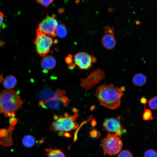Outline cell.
Segmentation results:
<instances>
[{
	"instance_id": "obj_26",
	"label": "cell",
	"mask_w": 157,
	"mask_h": 157,
	"mask_svg": "<svg viewBox=\"0 0 157 157\" xmlns=\"http://www.w3.org/2000/svg\"><path fill=\"white\" fill-rule=\"evenodd\" d=\"M3 13L0 11V31L1 25L3 20Z\"/></svg>"
},
{
	"instance_id": "obj_24",
	"label": "cell",
	"mask_w": 157,
	"mask_h": 157,
	"mask_svg": "<svg viewBox=\"0 0 157 157\" xmlns=\"http://www.w3.org/2000/svg\"><path fill=\"white\" fill-rule=\"evenodd\" d=\"M98 133L97 131L94 130L90 131V134L92 137L95 138L97 137V135H98Z\"/></svg>"
},
{
	"instance_id": "obj_9",
	"label": "cell",
	"mask_w": 157,
	"mask_h": 157,
	"mask_svg": "<svg viewBox=\"0 0 157 157\" xmlns=\"http://www.w3.org/2000/svg\"><path fill=\"white\" fill-rule=\"evenodd\" d=\"M10 126L8 130L4 129H0V142L4 146H10L12 144L11 135L14 126L16 123L13 121H10Z\"/></svg>"
},
{
	"instance_id": "obj_15",
	"label": "cell",
	"mask_w": 157,
	"mask_h": 157,
	"mask_svg": "<svg viewBox=\"0 0 157 157\" xmlns=\"http://www.w3.org/2000/svg\"><path fill=\"white\" fill-rule=\"evenodd\" d=\"M22 143L25 147H31L34 144L35 139L32 135H27L23 138Z\"/></svg>"
},
{
	"instance_id": "obj_13",
	"label": "cell",
	"mask_w": 157,
	"mask_h": 157,
	"mask_svg": "<svg viewBox=\"0 0 157 157\" xmlns=\"http://www.w3.org/2000/svg\"><path fill=\"white\" fill-rule=\"evenodd\" d=\"M147 78L144 75L139 73L135 75L132 79V83L135 85L141 86L146 83Z\"/></svg>"
},
{
	"instance_id": "obj_2",
	"label": "cell",
	"mask_w": 157,
	"mask_h": 157,
	"mask_svg": "<svg viewBox=\"0 0 157 157\" xmlns=\"http://www.w3.org/2000/svg\"><path fill=\"white\" fill-rule=\"evenodd\" d=\"M23 102L20 96L13 89H5L0 92V113L7 117H14L15 113Z\"/></svg>"
},
{
	"instance_id": "obj_21",
	"label": "cell",
	"mask_w": 157,
	"mask_h": 157,
	"mask_svg": "<svg viewBox=\"0 0 157 157\" xmlns=\"http://www.w3.org/2000/svg\"><path fill=\"white\" fill-rule=\"evenodd\" d=\"M114 28L109 25L106 26L105 28L104 32L105 34H110L114 35Z\"/></svg>"
},
{
	"instance_id": "obj_25",
	"label": "cell",
	"mask_w": 157,
	"mask_h": 157,
	"mask_svg": "<svg viewBox=\"0 0 157 157\" xmlns=\"http://www.w3.org/2000/svg\"><path fill=\"white\" fill-rule=\"evenodd\" d=\"M140 101L141 104H144V105L148 102L147 99L144 97H142L140 99Z\"/></svg>"
},
{
	"instance_id": "obj_20",
	"label": "cell",
	"mask_w": 157,
	"mask_h": 157,
	"mask_svg": "<svg viewBox=\"0 0 157 157\" xmlns=\"http://www.w3.org/2000/svg\"><path fill=\"white\" fill-rule=\"evenodd\" d=\"M117 157H133V156L129 151L123 150L119 153Z\"/></svg>"
},
{
	"instance_id": "obj_6",
	"label": "cell",
	"mask_w": 157,
	"mask_h": 157,
	"mask_svg": "<svg viewBox=\"0 0 157 157\" xmlns=\"http://www.w3.org/2000/svg\"><path fill=\"white\" fill-rule=\"evenodd\" d=\"M58 25V22L53 16H47L39 24L37 31L54 37L57 36L56 31Z\"/></svg>"
},
{
	"instance_id": "obj_10",
	"label": "cell",
	"mask_w": 157,
	"mask_h": 157,
	"mask_svg": "<svg viewBox=\"0 0 157 157\" xmlns=\"http://www.w3.org/2000/svg\"><path fill=\"white\" fill-rule=\"evenodd\" d=\"M116 41L114 35L105 34L101 39L103 46L107 49H113L116 44Z\"/></svg>"
},
{
	"instance_id": "obj_19",
	"label": "cell",
	"mask_w": 157,
	"mask_h": 157,
	"mask_svg": "<svg viewBox=\"0 0 157 157\" xmlns=\"http://www.w3.org/2000/svg\"><path fill=\"white\" fill-rule=\"evenodd\" d=\"M144 157H157V152L153 149H149L144 153Z\"/></svg>"
},
{
	"instance_id": "obj_5",
	"label": "cell",
	"mask_w": 157,
	"mask_h": 157,
	"mask_svg": "<svg viewBox=\"0 0 157 157\" xmlns=\"http://www.w3.org/2000/svg\"><path fill=\"white\" fill-rule=\"evenodd\" d=\"M34 43L37 53L41 56H44L50 51L53 42L52 39L43 33L36 31Z\"/></svg>"
},
{
	"instance_id": "obj_18",
	"label": "cell",
	"mask_w": 157,
	"mask_h": 157,
	"mask_svg": "<svg viewBox=\"0 0 157 157\" xmlns=\"http://www.w3.org/2000/svg\"><path fill=\"white\" fill-rule=\"evenodd\" d=\"M149 106L151 109H157V96L151 98L149 102Z\"/></svg>"
},
{
	"instance_id": "obj_12",
	"label": "cell",
	"mask_w": 157,
	"mask_h": 157,
	"mask_svg": "<svg viewBox=\"0 0 157 157\" xmlns=\"http://www.w3.org/2000/svg\"><path fill=\"white\" fill-rule=\"evenodd\" d=\"M17 83L15 77L13 75H10L6 76L4 78L3 84L7 89H10L15 86Z\"/></svg>"
},
{
	"instance_id": "obj_16",
	"label": "cell",
	"mask_w": 157,
	"mask_h": 157,
	"mask_svg": "<svg viewBox=\"0 0 157 157\" xmlns=\"http://www.w3.org/2000/svg\"><path fill=\"white\" fill-rule=\"evenodd\" d=\"M57 35L59 37H65L67 34V31L65 26L63 24H60L58 25L56 31Z\"/></svg>"
},
{
	"instance_id": "obj_4",
	"label": "cell",
	"mask_w": 157,
	"mask_h": 157,
	"mask_svg": "<svg viewBox=\"0 0 157 157\" xmlns=\"http://www.w3.org/2000/svg\"><path fill=\"white\" fill-rule=\"evenodd\" d=\"M120 137L119 134L109 133L101 140L100 145L105 155H115L121 151L123 143Z\"/></svg>"
},
{
	"instance_id": "obj_11",
	"label": "cell",
	"mask_w": 157,
	"mask_h": 157,
	"mask_svg": "<svg viewBox=\"0 0 157 157\" xmlns=\"http://www.w3.org/2000/svg\"><path fill=\"white\" fill-rule=\"evenodd\" d=\"M56 61L55 58L51 55L44 56L41 61V66L45 70H48L53 68L56 66Z\"/></svg>"
},
{
	"instance_id": "obj_14",
	"label": "cell",
	"mask_w": 157,
	"mask_h": 157,
	"mask_svg": "<svg viewBox=\"0 0 157 157\" xmlns=\"http://www.w3.org/2000/svg\"><path fill=\"white\" fill-rule=\"evenodd\" d=\"M46 154L48 157H65L62 151L59 149H53L51 148H45Z\"/></svg>"
},
{
	"instance_id": "obj_23",
	"label": "cell",
	"mask_w": 157,
	"mask_h": 157,
	"mask_svg": "<svg viewBox=\"0 0 157 157\" xmlns=\"http://www.w3.org/2000/svg\"><path fill=\"white\" fill-rule=\"evenodd\" d=\"M72 56L70 54L69 55L65 58V60L66 63L68 64L72 63L73 61Z\"/></svg>"
},
{
	"instance_id": "obj_22",
	"label": "cell",
	"mask_w": 157,
	"mask_h": 157,
	"mask_svg": "<svg viewBox=\"0 0 157 157\" xmlns=\"http://www.w3.org/2000/svg\"><path fill=\"white\" fill-rule=\"evenodd\" d=\"M53 1V0H37L39 3L42 4L45 7H47Z\"/></svg>"
},
{
	"instance_id": "obj_7",
	"label": "cell",
	"mask_w": 157,
	"mask_h": 157,
	"mask_svg": "<svg viewBox=\"0 0 157 157\" xmlns=\"http://www.w3.org/2000/svg\"><path fill=\"white\" fill-rule=\"evenodd\" d=\"M75 65L82 69H87L92 67V63L96 62L94 56L84 52H79L74 56Z\"/></svg>"
},
{
	"instance_id": "obj_3",
	"label": "cell",
	"mask_w": 157,
	"mask_h": 157,
	"mask_svg": "<svg viewBox=\"0 0 157 157\" xmlns=\"http://www.w3.org/2000/svg\"><path fill=\"white\" fill-rule=\"evenodd\" d=\"M77 114L72 116L67 113L59 116H54V120L51 123L50 128L52 131L58 132L62 134L64 132H68L77 128L78 124L75 121Z\"/></svg>"
},
{
	"instance_id": "obj_8",
	"label": "cell",
	"mask_w": 157,
	"mask_h": 157,
	"mask_svg": "<svg viewBox=\"0 0 157 157\" xmlns=\"http://www.w3.org/2000/svg\"><path fill=\"white\" fill-rule=\"evenodd\" d=\"M120 119V117L116 118H106L104 122L103 126L109 132L122 135L126 133V130L121 124Z\"/></svg>"
},
{
	"instance_id": "obj_1",
	"label": "cell",
	"mask_w": 157,
	"mask_h": 157,
	"mask_svg": "<svg viewBox=\"0 0 157 157\" xmlns=\"http://www.w3.org/2000/svg\"><path fill=\"white\" fill-rule=\"evenodd\" d=\"M125 88H119L113 84L102 85L98 87L95 95L101 105L111 109L117 108L120 106L122 91Z\"/></svg>"
},
{
	"instance_id": "obj_17",
	"label": "cell",
	"mask_w": 157,
	"mask_h": 157,
	"mask_svg": "<svg viewBox=\"0 0 157 157\" xmlns=\"http://www.w3.org/2000/svg\"><path fill=\"white\" fill-rule=\"evenodd\" d=\"M142 117L143 119L145 121L153 119V117L151 110L145 108Z\"/></svg>"
}]
</instances>
